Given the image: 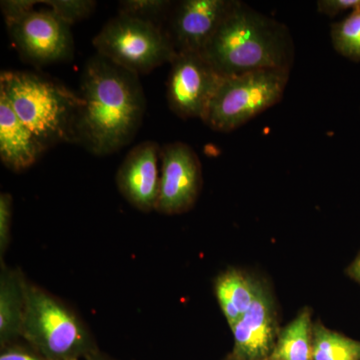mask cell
Returning <instances> with one entry per match:
<instances>
[{
    "label": "cell",
    "instance_id": "6da1fadb",
    "mask_svg": "<svg viewBox=\"0 0 360 360\" xmlns=\"http://www.w3.org/2000/svg\"><path fill=\"white\" fill-rule=\"evenodd\" d=\"M79 96L77 143L105 156L134 141L146 106L139 75L96 54L84 66Z\"/></svg>",
    "mask_w": 360,
    "mask_h": 360
},
{
    "label": "cell",
    "instance_id": "7a4b0ae2",
    "mask_svg": "<svg viewBox=\"0 0 360 360\" xmlns=\"http://www.w3.org/2000/svg\"><path fill=\"white\" fill-rule=\"evenodd\" d=\"M201 54L226 77L259 70L291 71L295 46L284 23L236 0Z\"/></svg>",
    "mask_w": 360,
    "mask_h": 360
},
{
    "label": "cell",
    "instance_id": "3957f363",
    "mask_svg": "<svg viewBox=\"0 0 360 360\" xmlns=\"http://www.w3.org/2000/svg\"><path fill=\"white\" fill-rule=\"evenodd\" d=\"M0 94L45 148L77 143L75 124L82 99L51 78L27 71H2Z\"/></svg>",
    "mask_w": 360,
    "mask_h": 360
},
{
    "label": "cell",
    "instance_id": "277c9868",
    "mask_svg": "<svg viewBox=\"0 0 360 360\" xmlns=\"http://www.w3.org/2000/svg\"><path fill=\"white\" fill-rule=\"evenodd\" d=\"M20 336L47 360H79L96 352L82 319L56 296L27 279Z\"/></svg>",
    "mask_w": 360,
    "mask_h": 360
},
{
    "label": "cell",
    "instance_id": "5b68a950",
    "mask_svg": "<svg viewBox=\"0 0 360 360\" xmlns=\"http://www.w3.org/2000/svg\"><path fill=\"white\" fill-rule=\"evenodd\" d=\"M290 71L267 70L222 78L202 122L217 132L233 131L281 103Z\"/></svg>",
    "mask_w": 360,
    "mask_h": 360
},
{
    "label": "cell",
    "instance_id": "8992f818",
    "mask_svg": "<svg viewBox=\"0 0 360 360\" xmlns=\"http://www.w3.org/2000/svg\"><path fill=\"white\" fill-rule=\"evenodd\" d=\"M97 54L141 77L172 63L177 52L162 28L117 14L94 37Z\"/></svg>",
    "mask_w": 360,
    "mask_h": 360
},
{
    "label": "cell",
    "instance_id": "52a82bcc",
    "mask_svg": "<svg viewBox=\"0 0 360 360\" xmlns=\"http://www.w3.org/2000/svg\"><path fill=\"white\" fill-rule=\"evenodd\" d=\"M170 65L167 82L170 110L182 120H202L224 77L200 52H177Z\"/></svg>",
    "mask_w": 360,
    "mask_h": 360
},
{
    "label": "cell",
    "instance_id": "ba28073f",
    "mask_svg": "<svg viewBox=\"0 0 360 360\" xmlns=\"http://www.w3.org/2000/svg\"><path fill=\"white\" fill-rule=\"evenodd\" d=\"M202 186L200 158L188 144L170 142L161 146L160 186L155 210L174 215L191 210Z\"/></svg>",
    "mask_w": 360,
    "mask_h": 360
},
{
    "label": "cell",
    "instance_id": "9c48e42d",
    "mask_svg": "<svg viewBox=\"0 0 360 360\" xmlns=\"http://www.w3.org/2000/svg\"><path fill=\"white\" fill-rule=\"evenodd\" d=\"M8 30L21 56L32 65H51L72 58L70 25L51 11H32L8 26Z\"/></svg>",
    "mask_w": 360,
    "mask_h": 360
},
{
    "label": "cell",
    "instance_id": "30bf717a",
    "mask_svg": "<svg viewBox=\"0 0 360 360\" xmlns=\"http://www.w3.org/2000/svg\"><path fill=\"white\" fill-rule=\"evenodd\" d=\"M236 0L174 1L165 32L176 52H201L231 13Z\"/></svg>",
    "mask_w": 360,
    "mask_h": 360
},
{
    "label": "cell",
    "instance_id": "8fae6325",
    "mask_svg": "<svg viewBox=\"0 0 360 360\" xmlns=\"http://www.w3.org/2000/svg\"><path fill=\"white\" fill-rule=\"evenodd\" d=\"M161 146L155 141L137 144L125 156L116 184L130 205L143 212L155 210L160 186Z\"/></svg>",
    "mask_w": 360,
    "mask_h": 360
},
{
    "label": "cell",
    "instance_id": "7c38bea8",
    "mask_svg": "<svg viewBox=\"0 0 360 360\" xmlns=\"http://www.w3.org/2000/svg\"><path fill=\"white\" fill-rule=\"evenodd\" d=\"M231 330L234 347L229 360L269 359L276 347L279 329L274 300L262 283L250 309Z\"/></svg>",
    "mask_w": 360,
    "mask_h": 360
},
{
    "label": "cell",
    "instance_id": "4fadbf2b",
    "mask_svg": "<svg viewBox=\"0 0 360 360\" xmlns=\"http://www.w3.org/2000/svg\"><path fill=\"white\" fill-rule=\"evenodd\" d=\"M45 148L0 94V160L13 172L32 167Z\"/></svg>",
    "mask_w": 360,
    "mask_h": 360
},
{
    "label": "cell",
    "instance_id": "5bb4252c",
    "mask_svg": "<svg viewBox=\"0 0 360 360\" xmlns=\"http://www.w3.org/2000/svg\"><path fill=\"white\" fill-rule=\"evenodd\" d=\"M25 281L20 270L1 262L0 274V341L9 345L20 338L25 307Z\"/></svg>",
    "mask_w": 360,
    "mask_h": 360
},
{
    "label": "cell",
    "instance_id": "9a60e30c",
    "mask_svg": "<svg viewBox=\"0 0 360 360\" xmlns=\"http://www.w3.org/2000/svg\"><path fill=\"white\" fill-rule=\"evenodd\" d=\"M260 283L238 269H229L215 281V293L231 328L250 309L258 295Z\"/></svg>",
    "mask_w": 360,
    "mask_h": 360
},
{
    "label": "cell",
    "instance_id": "2e32d148",
    "mask_svg": "<svg viewBox=\"0 0 360 360\" xmlns=\"http://www.w3.org/2000/svg\"><path fill=\"white\" fill-rule=\"evenodd\" d=\"M312 328L311 310L302 309L279 330L269 360H312Z\"/></svg>",
    "mask_w": 360,
    "mask_h": 360
},
{
    "label": "cell",
    "instance_id": "e0dca14e",
    "mask_svg": "<svg viewBox=\"0 0 360 360\" xmlns=\"http://www.w3.org/2000/svg\"><path fill=\"white\" fill-rule=\"evenodd\" d=\"M312 360H360V340L315 322L312 328Z\"/></svg>",
    "mask_w": 360,
    "mask_h": 360
},
{
    "label": "cell",
    "instance_id": "ac0fdd59",
    "mask_svg": "<svg viewBox=\"0 0 360 360\" xmlns=\"http://www.w3.org/2000/svg\"><path fill=\"white\" fill-rule=\"evenodd\" d=\"M330 39L338 54L360 63V8L331 25Z\"/></svg>",
    "mask_w": 360,
    "mask_h": 360
},
{
    "label": "cell",
    "instance_id": "d6986e66",
    "mask_svg": "<svg viewBox=\"0 0 360 360\" xmlns=\"http://www.w3.org/2000/svg\"><path fill=\"white\" fill-rule=\"evenodd\" d=\"M174 4L170 0H122L118 4V14L146 21L165 30Z\"/></svg>",
    "mask_w": 360,
    "mask_h": 360
},
{
    "label": "cell",
    "instance_id": "ffe728a7",
    "mask_svg": "<svg viewBox=\"0 0 360 360\" xmlns=\"http://www.w3.org/2000/svg\"><path fill=\"white\" fill-rule=\"evenodd\" d=\"M40 4L51 7L52 13L68 25L89 18L97 4L94 0H46Z\"/></svg>",
    "mask_w": 360,
    "mask_h": 360
},
{
    "label": "cell",
    "instance_id": "44dd1931",
    "mask_svg": "<svg viewBox=\"0 0 360 360\" xmlns=\"http://www.w3.org/2000/svg\"><path fill=\"white\" fill-rule=\"evenodd\" d=\"M13 217V198L11 194H0V255L4 257L11 241Z\"/></svg>",
    "mask_w": 360,
    "mask_h": 360
},
{
    "label": "cell",
    "instance_id": "7402d4cb",
    "mask_svg": "<svg viewBox=\"0 0 360 360\" xmlns=\"http://www.w3.org/2000/svg\"><path fill=\"white\" fill-rule=\"evenodd\" d=\"M40 4L37 0H2L0 2L2 14L6 20L7 27L14 25L34 11L33 7Z\"/></svg>",
    "mask_w": 360,
    "mask_h": 360
},
{
    "label": "cell",
    "instance_id": "603a6c76",
    "mask_svg": "<svg viewBox=\"0 0 360 360\" xmlns=\"http://www.w3.org/2000/svg\"><path fill=\"white\" fill-rule=\"evenodd\" d=\"M317 11L328 18H335L343 13L357 11L360 8V0H319Z\"/></svg>",
    "mask_w": 360,
    "mask_h": 360
},
{
    "label": "cell",
    "instance_id": "cb8c5ba5",
    "mask_svg": "<svg viewBox=\"0 0 360 360\" xmlns=\"http://www.w3.org/2000/svg\"><path fill=\"white\" fill-rule=\"evenodd\" d=\"M0 360H47L34 349H30L20 345H9L2 347Z\"/></svg>",
    "mask_w": 360,
    "mask_h": 360
},
{
    "label": "cell",
    "instance_id": "d4e9b609",
    "mask_svg": "<svg viewBox=\"0 0 360 360\" xmlns=\"http://www.w3.org/2000/svg\"><path fill=\"white\" fill-rule=\"evenodd\" d=\"M347 274L350 278L354 279L357 283L360 284V252L352 264L348 266Z\"/></svg>",
    "mask_w": 360,
    "mask_h": 360
},
{
    "label": "cell",
    "instance_id": "484cf974",
    "mask_svg": "<svg viewBox=\"0 0 360 360\" xmlns=\"http://www.w3.org/2000/svg\"><path fill=\"white\" fill-rule=\"evenodd\" d=\"M85 359L86 360H108L105 359H103V356H101L97 352H92L91 354L87 355L86 357H85Z\"/></svg>",
    "mask_w": 360,
    "mask_h": 360
},
{
    "label": "cell",
    "instance_id": "4316f807",
    "mask_svg": "<svg viewBox=\"0 0 360 360\" xmlns=\"http://www.w3.org/2000/svg\"><path fill=\"white\" fill-rule=\"evenodd\" d=\"M266 360H269V359H266Z\"/></svg>",
    "mask_w": 360,
    "mask_h": 360
}]
</instances>
